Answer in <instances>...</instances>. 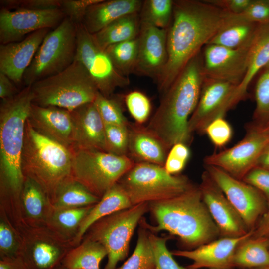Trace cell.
Segmentation results:
<instances>
[{
	"label": "cell",
	"mask_w": 269,
	"mask_h": 269,
	"mask_svg": "<svg viewBox=\"0 0 269 269\" xmlns=\"http://www.w3.org/2000/svg\"><path fill=\"white\" fill-rule=\"evenodd\" d=\"M237 20L236 14L207 0H174L172 18L167 29V61L157 80L158 91L163 94L203 46Z\"/></svg>",
	"instance_id": "1"
},
{
	"label": "cell",
	"mask_w": 269,
	"mask_h": 269,
	"mask_svg": "<svg viewBox=\"0 0 269 269\" xmlns=\"http://www.w3.org/2000/svg\"><path fill=\"white\" fill-rule=\"evenodd\" d=\"M32 102L29 86L2 100L0 106V208L14 224L22 220V154L25 124Z\"/></svg>",
	"instance_id": "2"
},
{
	"label": "cell",
	"mask_w": 269,
	"mask_h": 269,
	"mask_svg": "<svg viewBox=\"0 0 269 269\" xmlns=\"http://www.w3.org/2000/svg\"><path fill=\"white\" fill-rule=\"evenodd\" d=\"M200 52L193 57L162 94L160 104L147 126L170 148L189 144L188 122L199 100L203 77Z\"/></svg>",
	"instance_id": "3"
},
{
	"label": "cell",
	"mask_w": 269,
	"mask_h": 269,
	"mask_svg": "<svg viewBox=\"0 0 269 269\" xmlns=\"http://www.w3.org/2000/svg\"><path fill=\"white\" fill-rule=\"evenodd\" d=\"M149 211L157 225L149 224L142 217L139 222L141 226L153 233L167 231L190 246L208 243L218 231L203 202L199 187L194 186L175 197L149 203Z\"/></svg>",
	"instance_id": "4"
},
{
	"label": "cell",
	"mask_w": 269,
	"mask_h": 269,
	"mask_svg": "<svg viewBox=\"0 0 269 269\" xmlns=\"http://www.w3.org/2000/svg\"><path fill=\"white\" fill-rule=\"evenodd\" d=\"M73 160V150L41 134L26 121L22 154L23 174L42 187L51 203L60 185L72 176Z\"/></svg>",
	"instance_id": "5"
},
{
	"label": "cell",
	"mask_w": 269,
	"mask_h": 269,
	"mask_svg": "<svg viewBox=\"0 0 269 269\" xmlns=\"http://www.w3.org/2000/svg\"><path fill=\"white\" fill-rule=\"evenodd\" d=\"M31 87L33 104L70 112L93 102L99 92L85 68L76 60L62 72L39 80Z\"/></svg>",
	"instance_id": "6"
},
{
	"label": "cell",
	"mask_w": 269,
	"mask_h": 269,
	"mask_svg": "<svg viewBox=\"0 0 269 269\" xmlns=\"http://www.w3.org/2000/svg\"><path fill=\"white\" fill-rule=\"evenodd\" d=\"M118 183L133 206L169 199L194 186L186 176L171 175L164 166L142 162H135Z\"/></svg>",
	"instance_id": "7"
},
{
	"label": "cell",
	"mask_w": 269,
	"mask_h": 269,
	"mask_svg": "<svg viewBox=\"0 0 269 269\" xmlns=\"http://www.w3.org/2000/svg\"><path fill=\"white\" fill-rule=\"evenodd\" d=\"M77 27L65 17L49 32L24 73L23 80L26 86L62 72L74 61Z\"/></svg>",
	"instance_id": "8"
},
{
	"label": "cell",
	"mask_w": 269,
	"mask_h": 269,
	"mask_svg": "<svg viewBox=\"0 0 269 269\" xmlns=\"http://www.w3.org/2000/svg\"><path fill=\"white\" fill-rule=\"evenodd\" d=\"M134 163L128 156L94 149L74 150L72 177L101 199Z\"/></svg>",
	"instance_id": "9"
},
{
	"label": "cell",
	"mask_w": 269,
	"mask_h": 269,
	"mask_svg": "<svg viewBox=\"0 0 269 269\" xmlns=\"http://www.w3.org/2000/svg\"><path fill=\"white\" fill-rule=\"evenodd\" d=\"M148 211V203H140L104 217L89 228L83 239L100 243L108 252L103 269H116L117 263L127 256L134 230Z\"/></svg>",
	"instance_id": "10"
},
{
	"label": "cell",
	"mask_w": 269,
	"mask_h": 269,
	"mask_svg": "<svg viewBox=\"0 0 269 269\" xmlns=\"http://www.w3.org/2000/svg\"><path fill=\"white\" fill-rule=\"evenodd\" d=\"M16 227L21 238L20 257L29 269H58L67 253L77 246L47 225L22 222Z\"/></svg>",
	"instance_id": "11"
},
{
	"label": "cell",
	"mask_w": 269,
	"mask_h": 269,
	"mask_svg": "<svg viewBox=\"0 0 269 269\" xmlns=\"http://www.w3.org/2000/svg\"><path fill=\"white\" fill-rule=\"evenodd\" d=\"M74 60L84 66L99 92L106 97H111L116 88L129 84L128 77L117 70L106 50L98 45L93 35L82 24L77 27Z\"/></svg>",
	"instance_id": "12"
},
{
	"label": "cell",
	"mask_w": 269,
	"mask_h": 269,
	"mask_svg": "<svg viewBox=\"0 0 269 269\" xmlns=\"http://www.w3.org/2000/svg\"><path fill=\"white\" fill-rule=\"evenodd\" d=\"M244 137L233 146L206 156V165L219 168L241 180L253 168L264 148L269 144V137L256 127H247Z\"/></svg>",
	"instance_id": "13"
},
{
	"label": "cell",
	"mask_w": 269,
	"mask_h": 269,
	"mask_svg": "<svg viewBox=\"0 0 269 269\" xmlns=\"http://www.w3.org/2000/svg\"><path fill=\"white\" fill-rule=\"evenodd\" d=\"M237 85L231 83L203 78L197 105L188 122L189 131L204 134L207 125L214 119L224 117L235 106L234 95Z\"/></svg>",
	"instance_id": "14"
},
{
	"label": "cell",
	"mask_w": 269,
	"mask_h": 269,
	"mask_svg": "<svg viewBox=\"0 0 269 269\" xmlns=\"http://www.w3.org/2000/svg\"><path fill=\"white\" fill-rule=\"evenodd\" d=\"M65 17L60 9L45 10H0L1 44L22 40L25 36L43 29L55 28Z\"/></svg>",
	"instance_id": "15"
},
{
	"label": "cell",
	"mask_w": 269,
	"mask_h": 269,
	"mask_svg": "<svg viewBox=\"0 0 269 269\" xmlns=\"http://www.w3.org/2000/svg\"><path fill=\"white\" fill-rule=\"evenodd\" d=\"M254 38L246 45L237 48L215 44L205 45L202 57L203 78L224 81L238 86L245 75Z\"/></svg>",
	"instance_id": "16"
},
{
	"label": "cell",
	"mask_w": 269,
	"mask_h": 269,
	"mask_svg": "<svg viewBox=\"0 0 269 269\" xmlns=\"http://www.w3.org/2000/svg\"><path fill=\"white\" fill-rule=\"evenodd\" d=\"M205 166L206 171L241 216L246 226H252L262 212L264 205L258 190L219 168Z\"/></svg>",
	"instance_id": "17"
},
{
	"label": "cell",
	"mask_w": 269,
	"mask_h": 269,
	"mask_svg": "<svg viewBox=\"0 0 269 269\" xmlns=\"http://www.w3.org/2000/svg\"><path fill=\"white\" fill-rule=\"evenodd\" d=\"M199 187L210 214L224 236L238 237L248 233L241 216L206 171Z\"/></svg>",
	"instance_id": "18"
},
{
	"label": "cell",
	"mask_w": 269,
	"mask_h": 269,
	"mask_svg": "<svg viewBox=\"0 0 269 269\" xmlns=\"http://www.w3.org/2000/svg\"><path fill=\"white\" fill-rule=\"evenodd\" d=\"M167 29L141 23L134 72L158 80L167 61Z\"/></svg>",
	"instance_id": "19"
},
{
	"label": "cell",
	"mask_w": 269,
	"mask_h": 269,
	"mask_svg": "<svg viewBox=\"0 0 269 269\" xmlns=\"http://www.w3.org/2000/svg\"><path fill=\"white\" fill-rule=\"evenodd\" d=\"M27 120L41 134L73 150L74 123L71 112L58 107L32 104Z\"/></svg>",
	"instance_id": "20"
},
{
	"label": "cell",
	"mask_w": 269,
	"mask_h": 269,
	"mask_svg": "<svg viewBox=\"0 0 269 269\" xmlns=\"http://www.w3.org/2000/svg\"><path fill=\"white\" fill-rule=\"evenodd\" d=\"M50 29H43L28 35L20 41L0 45V72L13 83L23 80L25 72Z\"/></svg>",
	"instance_id": "21"
},
{
	"label": "cell",
	"mask_w": 269,
	"mask_h": 269,
	"mask_svg": "<svg viewBox=\"0 0 269 269\" xmlns=\"http://www.w3.org/2000/svg\"><path fill=\"white\" fill-rule=\"evenodd\" d=\"M252 234V232L250 231L240 237H226L203 244L193 250H174L171 254L193 261L186 267V269H227L232 267V258L238 246Z\"/></svg>",
	"instance_id": "22"
},
{
	"label": "cell",
	"mask_w": 269,
	"mask_h": 269,
	"mask_svg": "<svg viewBox=\"0 0 269 269\" xmlns=\"http://www.w3.org/2000/svg\"><path fill=\"white\" fill-rule=\"evenodd\" d=\"M71 112L74 123L73 151L94 149L106 152L105 124L94 102Z\"/></svg>",
	"instance_id": "23"
},
{
	"label": "cell",
	"mask_w": 269,
	"mask_h": 269,
	"mask_svg": "<svg viewBox=\"0 0 269 269\" xmlns=\"http://www.w3.org/2000/svg\"><path fill=\"white\" fill-rule=\"evenodd\" d=\"M129 151L137 160L164 166L169 149L153 132L142 124L129 123Z\"/></svg>",
	"instance_id": "24"
},
{
	"label": "cell",
	"mask_w": 269,
	"mask_h": 269,
	"mask_svg": "<svg viewBox=\"0 0 269 269\" xmlns=\"http://www.w3.org/2000/svg\"><path fill=\"white\" fill-rule=\"evenodd\" d=\"M143 1L140 0H102L87 9L82 24L94 34L116 20L139 13Z\"/></svg>",
	"instance_id": "25"
},
{
	"label": "cell",
	"mask_w": 269,
	"mask_h": 269,
	"mask_svg": "<svg viewBox=\"0 0 269 269\" xmlns=\"http://www.w3.org/2000/svg\"><path fill=\"white\" fill-rule=\"evenodd\" d=\"M20 201L22 222L32 226L46 225L53 206L42 187L30 178L24 177Z\"/></svg>",
	"instance_id": "26"
},
{
	"label": "cell",
	"mask_w": 269,
	"mask_h": 269,
	"mask_svg": "<svg viewBox=\"0 0 269 269\" xmlns=\"http://www.w3.org/2000/svg\"><path fill=\"white\" fill-rule=\"evenodd\" d=\"M269 62V24H260L250 49L245 75L235 91V104L245 98L248 88L253 78Z\"/></svg>",
	"instance_id": "27"
},
{
	"label": "cell",
	"mask_w": 269,
	"mask_h": 269,
	"mask_svg": "<svg viewBox=\"0 0 269 269\" xmlns=\"http://www.w3.org/2000/svg\"><path fill=\"white\" fill-rule=\"evenodd\" d=\"M131 202L117 182L110 188L100 201L94 205L81 224L76 242L79 245L89 228L100 219L132 206Z\"/></svg>",
	"instance_id": "28"
},
{
	"label": "cell",
	"mask_w": 269,
	"mask_h": 269,
	"mask_svg": "<svg viewBox=\"0 0 269 269\" xmlns=\"http://www.w3.org/2000/svg\"><path fill=\"white\" fill-rule=\"evenodd\" d=\"M141 27L139 13L123 16L93 34L98 45L106 49L110 45L138 37Z\"/></svg>",
	"instance_id": "29"
},
{
	"label": "cell",
	"mask_w": 269,
	"mask_h": 269,
	"mask_svg": "<svg viewBox=\"0 0 269 269\" xmlns=\"http://www.w3.org/2000/svg\"><path fill=\"white\" fill-rule=\"evenodd\" d=\"M108 252L97 242L83 238L66 255L62 265L68 269H100V264Z\"/></svg>",
	"instance_id": "30"
},
{
	"label": "cell",
	"mask_w": 269,
	"mask_h": 269,
	"mask_svg": "<svg viewBox=\"0 0 269 269\" xmlns=\"http://www.w3.org/2000/svg\"><path fill=\"white\" fill-rule=\"evenodd\" d=\"M100 200L71 176L58 187L52 204L54 208H77L95 205Z\"/></svg>",
	"instance_id": "31"
},
{
	"label": "cell",
	"mask_w": 269,
	"mask_h": 269,
	"mask_svg": "<svg viewBox=\"0 0 269 269\" xmlns=\"http://www.w3.org/2000/svg\"><path fill=\"white\" fill-rule=\"evenodd\" d=\"M93 205L68 208L53 207L46 225L65 237L74 240L77 244L76 239L81 224Z\"/></svg>",
	"instance_id": "32"
},
{
	"label": "cell",
	"mask_w": 269,
	"mask_h": 269,
	"mask_svg": "<svg viewBox=\"0 0 269 269\" xmlns=\"http://www.w3.org/2000/svg\"><path fill=\"white\" fill-rule=\"evenodd\" d=\"M259 25L239 18V20L220 30L207 44L218 45L231 48L241 47L252 40Z\"/></svg>",
	"instance_id": "33"
},
{
	"label": "cell",
	"mask_w": 269,
	"mask_h": 269,
	"mask_svg": "<svg viewBox=\"0 0 269 269\" xmlns=\"http://www.w3.org/2000/svg\"><path fill=\"white\" fill-rule=\"evenodd\" d=\"M269 265V252L266 242L259 238L246 239L237 248L232 267H253Z\"/></svg>",
	"instance_id": "34"
},
{
	"label": "cell",
	"mask_w": 269,
	"mask_h": 269,
	"mask_svg": "<svg viewBox=\"0 0 269 269\" xmlns=\"http://www.w3.org/2000/svg\"><path fill=\"white\" fill-rule=\"evenodd\" d=\"M138 38L109 46L105 50L115 67L127 77L134 72L138 54Z\"/></svg>",
	"instance_id": "35"
},
{
	"label": "cell",
	"mask_w": 269,
	"mask_h": 269,
	"mask_svg": "<svg viewBox=\"0 0 269 269\" xmlns=\"http://www.w3.org/2000/svg\"><path fill=\"white\" fill-rule=\"evenodd\" d=\"M173 2L172 0H144L139 13L141 23L167 29L172 18Z\"/></svg>",
	"instance_id": "36"
},
{
	"label": "cell",
	"mask_w": 269,
	"mask_h": 269,
	"mask_svg": "<svg viewBox=\"0 0 269 269\" xmlns=\"http://www.w3.org/2000/svg\"><path fill=\"white\" fill-rule=\"evenodd\" d=\"M148 231L141 226L135 248L130 257L117 269H155V260Z\"/></svg>",
	"instance_id": "37"
},
{
	"label": "cell",
	"mask_w": 269,
	"mask_h": 269,
	"mask_svg": "<svg viewBox=\"0 0 269 269\" xmlns=\"http://www.w3.org/2000/svg\"><path fill=\"white\" fill-rule=\"evenodd\" d=\"M21 238L16 227L0 208V258L12 259L20 256Z\"/></svg>",
	"instance_id": "38"
},
{
	"label": "cell",
	"mask_w": 269,
	"mask_h": 269,
	"mask_svg": "<svg viewBox=\"0 0 269 269\" xmlns=\"http://www.w3.org/2000/svg\"><path fill=\"white\" fill-rule=\"evenodd\" d=\"M94 103L105 124L128 126L119 101L114 97H106L98 93Z\"/></svg>",
	"instance_id": "39"
},
{
	"label": "cell",
	"mask_w": 269,
	"mask_h": 269,
	"mask_svg": "<svg viewBox=\"0 0 269 269\" xmlns=\"http://www.w3.org/2000/svg\"><path fill=\"white\" fill-rule=\"evenodd\" d=\"M128 126L105 124L106 152L116 155L128 156Z\"/></svg>",
	"instance_id": "40"
},
{
	"label": "cell",
	"mask_w": 269,
	"mask_h": 269,
	"mask_svg": "<svg viewBox=\"0 0 269 269\" xmlns=\"http://www.w3.org/2000/svg\"><path fill=\"white\" fill-rule=\"evenodd\" d=\"M255 125H261L269 118V70H265L258 79L255 89Z\"/></svg>",
	"instance_id": "41"
},
{
	"label": "cell",
	"mask_w": 269,
	"mask_h": 269,
	"mask_svg": "<svg viewBox=\"0 0 269 269\" xmlns=\"http://www.w3.org/2000/svg\"><path fill=\"white\" fill-rule=\"evenodd\" d=\"M149 238L155 260V269H186L179 266L167 249L166 241L168 237H159L148 231Z\"/></svg>",
	"instance_id": "42"
},
{
	"label": "cell",
	"mask_w": 269,
	"mask_h": 269,
	"mask_svg": "<svg viewBox=\"0 0 269 269\" xmlns=\"http://www.w3.org/2000/svg\"><path fill=\"white\" fill-rule=\"evenodd\" d=\"M125 101L128 111L136 123L142 124L148 119L151 105L145 94L138 91L131 92L126 95Z\"/></svg>",
	"instance_id": "43"
},
{
	"label": "cell",
	"mask_w": 269,
	"mask_h": 269,
	"mask_svg": "<svg viewBox=\"0 0 269 269\" xmlns=\"http://www.w3.org/2000/svg\"><path fill=\"white\" fill-rule=\"evenodd\" d=\"M211 142L217 147L226 145L232 136V129L224 117L217 118L210 122L204 130Z\"/></svg>",
	"instance_id": "44"
},
{
	"label": "cell",
	"mask_w": 269,
	"mask_h": 269,
	"mask_svg": "<svg viewBox=\"0 0 269 269\" xmlns=\"http://www.w3.org/2000/svg\"><path fill=\"white\" fill-rule=\"evenodd\" d=\"M190 155V150L186 144L177 143L169 149L164 167L171 175H176L184 168Z\"/></svg>",
	"instance_id": "45"
},
{
	"label": "cell",
	"mask_w": 269,
	"mask_h": 269,
	"mask_svg": "<svg viewBox=\"0 0 269 269\" xmlns=\"http://www.w3.org/2000/svg\"><path fill=\"white\" fill-rule=\"evenodd\" d=\"M61 0H1L2 8L10 10H45L60 9Z\"/></svg>",
	"instance_id": "46"
},
{
	"label": "cell",
	"mask_w": 269,
	"mask_h": 269,
	"mask_svg": "<svg viewBox=\"0 0 269 269\" xmlns=\"http://www.w3.org/2000/svg\"><path fill=\"white\" fill-rule=\"evenodd\" d=\"M102 0H61L60 9L77 26L82 24L88 7Z\"/></svg>",
	"instance_id": "47"
},
{
	"label": "cell",
	"mask_w": 269,
	"mask_h": 269,
	"mask_svg": "<svg viewBox=\"0 0 269 269\" xmlns=\"http://www.w3.org/2000/svg\"><path fill=\"white\" fill-rule=\"evenodd\" d=\"M241 20L259 24H269V0H252L242 13Z\"/></svg>",
	"instance_id": "48"
},
{
	"label": "cell",
	"mask_w": 269,
	"mask_h": 269,
	"mask_svg": "<svg viewBox=\"0 0 269 269\" xmlns=\"http://www.w3.org/2000/svg\"><path fill=\"white\" fill-rule=\"evenodd\" d=\"M244 182L260 190L269 198V169L255 166L243 178Z\"/></svg>",
	"instance_id": "49"
},
{
	"label": "cell",
	"mask_w": 269,
	"mask_h": 269,
	"mask_svg": "<svg viewBox=\"0 0 269 269\" xmlns=\"http://www.w3.org/2000/svg\"><path fill=\"white\" fill-rule=\"evenodd\" d=\"M252 0H209L208 2L234 14L243 12Z\"/></svg>",
	"instance_id": "50"
},
{
	"label": "cell",
	"mask_w": 269,
	"mask_h": 269,
	"mask_svg": "<svg viewBox=\"0 0 269 269\" xmlns=\"http://www.w3.org/2000/svg\"><path fill=\"white\" fill-rule=\"evenodd\" d=\"M19 92L13 82L4 74L0 72V97L2 100L13 97Z\"/></svg>",
	"instance_id": "51"
},
{
	"label": "cell",
	"mask_w": 269,
	"mask_h": 269,
	"mask_svg": "<svg viewBox=\"0 0 269 269\" xmlns=\"http://www.w3.org/2000/svg\"><path fill=\"white\" fill-rule=\"evenodd\" d=\"M0 269H29L19 256L12 259H0Z\"/></svg>",
	"instance_id": "52"
},
{
	"label": "cell",
	"mask_w": 269,
	"mask_h": 269,
	"mask_svg": "<svg viewBox=\"0 0 269 269\" xmlns=\"http://www.w3.org/2000/svg\"><path fill=\"white\" fill-rule=\"evenodd\" d=\"M269 235V205L267 212L264 215L256 232L257 237Z\"/></svg>",
	"instance_id": "53"
},
{
	"label": "cell",
	"mask_w": 269,
	"mask_h": 269,
	"mask_svg": "<svg viewBox=\"0 0 269 269\" xmlns=\"http://www.w3.org/2000/svg\"><path fill=\"white\" fill-rule=\"evenodd\" d=\"M256 166H260L269 169V144L262 152L257 160Z\"/></svg>",
	"instance_id": "54"
},
{
	"label": "cell",
	"mask_w": 269,
	"mask_h": 269,
	"mask_svg": "<svg viewBox=\"0 0 269 269\" xmlns=\"http://www.w3.org/2000/svg\"><path fill=\"white\" fill-rule=\"evenodd\" d=\"M251 125L269 137V118L261 125H255L253 124H251Z\"/></svg>",
	"instance_id": "55"
},
{
	"label": "cell",
	"mask_w": 269,
	"mask_h": 269,
	"mask_svg": "<svg viewBox=\"0 0 269 269\" xmlns=\"http://www.w3.org/2000/svg\"><path fill=\"white\" fill-rule=\"evenodd\" d=\"M259 269H269V265L264 266L263 268Z\"/></svg>",
	"instance_id": "56"
},
{
	"label": "cell",
	"mask_w": 269,
	"mask_h": 269,
	"mask_svg": "<svg viewBox=\"0 0 269 269\" xmlns=\"http://www.w3.org/2000/svg\"><path fill=\"white\" fill-rule=\"evenodd\" d=\"M265 70H269V62L267 64V65L264 68Z\"/></svg>",
	"instance_id": "57"
},
{
	"label": "cell",
	"mask_w": 269,
	"mask_h": 269,
	"mask_svg": "<svg viewBox=\"0 0 269 269\" xmlns=\"http://www.w3.org/2000/svg\"><path fill=\"white\" fill-rule=\"evenodd\" d=\"M58 269H67L64 266L62 265Z\"/></svg>",
	"instance_id": "58"
}]
</instances>
